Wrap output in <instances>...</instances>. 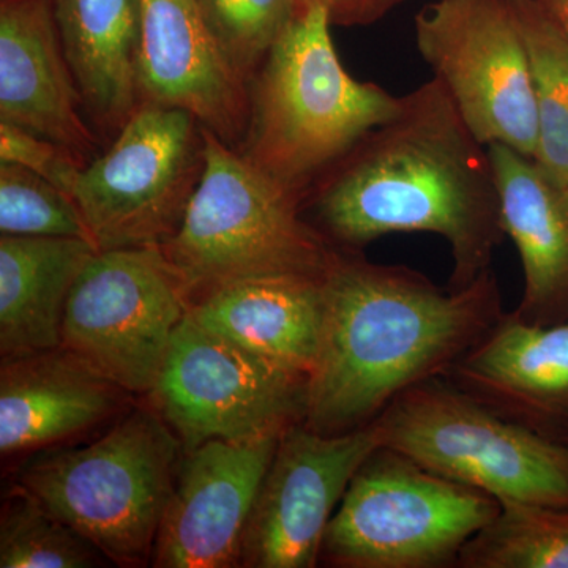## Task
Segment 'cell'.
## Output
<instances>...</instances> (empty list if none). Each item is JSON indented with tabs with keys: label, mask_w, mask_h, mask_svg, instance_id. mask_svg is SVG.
<instances>
[{
	"label": "cell",
	"mask_w": 568,
	"mask_h": 568,
	"mask_svg": "<svg viewBox=\"0 0 568 568\" xmlns=\"http://www.w3.org/2000/svg\"><path fill=\"white\" fill-rule=\"evenodd\" d=\"M304 211L347 252L388 234L440 235L454 260L450 291L466 290L489 271L506 237L488 148L437 78L403 95L398 114L310 190Z\"/></svg>",
	"instance_id": "6da1fadb"
},
{
	"label": "cell",
	"mask_w": 568,
	"mask_h": 568,
	"mask_svg": "<svg viewBox=\"0 0 568 568\" xmlns=\"http://www.w3.org/2000/svg\"><path fill=\"white\" fill-rule=\"evenodd\" d=\"M324 327L304 424L321 435L372 425L399 395L444 377L504 316L491 268L462 291L338 250L324 276Z\"/></svg>",
	"instance_id": "7a4b0ae2"
},
{
	"label": "cell",
	"mask_w": 568,
	"mask_h": 568,
	"mask_svg": "<svg viewBox=\"0 0 568 568\" xmlns=\"http://www.w3.org/2000/svg\"><path fill=\"white\" fill-rule=\"evenodd\" d=\"M320 7L297 9L250 82V119L239 152L275 182L305 196L366 134L402 110L375 82L343 67Z\"/></svg>",
	"instance_id": "3957f363"
},
{
	"label": "cell",
	"mask_w": 568,
	"mask_h": 568,
	"mask_svg": "<svg viewBox=\"0 0 568 568\" xmlns=\"http://www.w3.org/2000/svg\"><path fill=\"white\" fill-rule=\"evenodd\" d=\"M204 142L200 185L178 233L160 245L193 302L241 280H323L339 248L306 219L304 196L257 170L211 130L204 129Z\"/></svg>",
	"instance_id": "277c9868"
},
{
	"label": "cell",
	"mask_w": 568,
	"mask_h": 568,
	"mask_svg": "<svg viewBox=\"0 0 568 568\" xmlns=\"http://www.w3.org/2000/svg\"><path fill=\"white\" fill-rule=\"evenodd\" d=\"M183 457L181 439L151 405L133 406L92 444L40 452L18 485L121 567L152 562Z\"/></svg>",
	"instance_id": "5b68a950"
},
{
	"label": "cell",
	"mask_w": 568,
	"mask_h": 568,
	"mask_svg": "<svg viewBox=\"0 0 568 568\" xmlns=\"http://www.w3.org/2000/svg\"><path fill=\"white\" fill-rule=\"evenodd\" d=\"M381 447L497 500L568 508V444L467 395L446 377L410 387L376 418Z\"/></svg>",
	"instance_id": "8992f818"
},
{
	"label": "cell",
	"mask_w": 568,
	"mask_h": 568,
	"mask_svg": "<svg viewBox=\"0 0 568 568\" xmlns=\"http://www.w3.org/2000/svg\"><path fill=\"white\" fill-rule=\"evenodd\" d=\"M499 508L488 493L379 447L328 523L321 560L343 568L450 566Z\"/></svg>",
	"instance_id": "52a82bcc"
},
{
	"label": "cell",
	"mask_w": 568,
	"mask_h": 568,
	"mask_svg": "<svg viewBox=\"0 0 568 568\" xmlns=\"http://www.w3.org/2000/svg\"><path fill=\"white\" fill-rule=\"evenodd\" d=\"M205 166L190 112L141 103L110 149L82 168L73 197L99 250L160 246L183 222Z\"/></svg>",
	"instance_id": "ba28073f"
},
{
	"label": "cell",
	"mask_w": 568,
	"mask_h": 568,
	"mask_svg": "<svg viewBox=\"0 0 568 568\" xmlns=\"http://www.w3.org/2000/svg\"><path fill=\"white\" fill-rule=\"evenodd\" d=\"M192 305L160 246L99 250L71 287L62 346L129 394L148 396Z\"/></svg>",
	"instance_id": "9c48e42d"
},
{
	"label": "cell",
	"mask_w": 568,
	"mask_h": 568,
	"mask_svg": "<svg viewBox=\"0 0 568 568\" xmlns=\"http://www.w3.org/2000/svg\"><path fill=\"white\" fill-rule=\"evenodd\" d=\"M148 398L185 454L207 440L282 436L305 420L308 377L215 334L189 313Z\"/></svg>",
	"instance_id": "30bf717a"
},
{
	"label": "cell",
	"mask_w": 568,
	"mask_h": 568,
	"mask_svg": "<svg viewBox=\"0 0 568 568\" xmlns=\"http://www.w3.org/2000/svg\"><path fill=\"white\" fill-rule=\"evenodd\" d=\"M414 29L418 52L477 140L536 159L529 58L511 0H436Z\"/></svg>",
	"instance_id": "8fae6325"
},
{
	"label": "cell",
	"mask_w": 568,
	"mask_h": 568,
	"mask_svg": "<svg viewBox=\"0 0 568 568\" xmlns=\"http://www.w3.org/2000/svg\"><path fill=\"white\" fill-rule=\"evenodd\" d=\"M379 447L375 424L342 435H321L304 422L287 428L257 493L241 567H316L351 480Z\"/></svg>",
	"instance_id": "7c38bea8"
},
{
	"label": "cell",
	"mask_w": 568,
	"mask_h": 568,
	"mask_svg": "<svg viewBox=\"0 0 568 568\" xmlns=\"http://www.w3.org/2000/svg\"><path fill=\"white\" fill-rule=\"evenodd\" d=\"M278 440L280 436L215 439L185 452L152 566L241 567L246 526Z\"/></svg>",
	"instance_id": "4fadbf2b"
},
{
	"label": "cell",
	"mask_w": 568,
	"mask_h": 568,
	"mask_svg": "<svg viewBox=\"0 0 568 568\" xmlns=\"http://www.w3.org/2000/svg\"><path fill=\"white\" fill-rule=\"evenodd\" d=\"M141 103L190 112L231 148L250 119V84L216 43L196 0H140Z\"/></svg>",
	"instance_id": "5bb4252c"
},
{
	"label": "cell",
	"mask_w": 568,
	"mask_h": 568,
	"mask_svg": "<svg viewBox=\"0 0 568 568\" xmlns=\"http://www.w3.org/2000/svg\"><path fill=\"white\" fill-rule=\"evenodd\" d=\"M0 121L77 153L99 156L55 26L52 0H0Z\"/></svg>",
	"instance_id": "9a60e30c"
},
{
	"label": "cell",
	"mask_w": 568,
	"mask_h": 568,
	"mask_svg": "<svg viewBox=\"0 0 568 568\" xmlns=\"http://www.w3.org/2000/svg\"><path fill=\"white\" fill-rule=\"evenodd\" d=\"M444 377L500 416L568 444V321L544 327L504 313Z\"/></svg>",
	"instance_id": "2e32d148"
},
{
	"label": "cell",
	"mask_w": 568,
	"mask_h": 568,
	"mask_svg": "<svg viewBox=\"0 0 568 568\" xmlns=\"http://www.w3.org/2000/svg\"><path fill=\"white\" fill-rule=\"evenodd\" d=\"M132 394L62 345L2 358L0 454H40L125 409Z\"/></svg>",
	"instance_id": "e0dca14e"
},
{
	"label": "cell",
	"mask_w": 568,
	"mask_h": 568,
	"mask_svg": "<svg viewBox=\"0 0 568 568\" xmlns=\"http://www.w3.org/2000/svg\"><path fill=\"white\" fill-rule=\"evenodd\" d=\"M500 220L521 260L525 291L515 315L525 323L568 321V185L530 156L488 145Z\"/></svg>",
	"instance_id": "ac0fdd59"
},
{
	"label": "cell",
	"mask_w": 568,
	"mask_h": 568,
	"mask_svg": "<svg viewBox=\"0 0 568 568\" xmlns=\"http://www.w3.org/2000/svg\"><path fill=\"white\" fill-rule=\"evenodd\" d=\"M323 282L305 276L241 280L197 297L190 315L215 334L310 379L323 336Z\"/></svg>",
	"instance_id": "d6986e66"
},
{
	"label": "cell",
	"mask_w": 568,
	"mask_h": 568,
	"mask_svg": "<svg viewBox=\"0 0 568 568\" xmlns=\"http://www.w3.org/2000/svg\"><path fill=\"white\" fill-rule=\"evenodd\" d=\"M52 10L85 115L100 138L114 140L141 104L140 0H52Z\"/></svg>",
	"instance_id": "ffe728a7"
},
{
	"label": "cell",
	"mask_w": 568,
	"mask_h": 568,
	"mask_svg": "<svg viewBox=\"0 0 568 568\" xmlns=\"http://www.w3.org/2000/svg\"><path fill=\"white\" fill-rule=\"evenodd\" d=\"M97 252L84 239L0 235L2 358L62 345L71 287Z\"/></svg>",
	"instance_id": "44dd1931"
},
{
	"label": "cell",
	"mask_w": 568,
	"mask_h": 568,
	"mask_svg": "<svg viewBox=\"0 0 568 568\" xmlns=\"http://www.w3.org/2000/svg\"><path fill=\"white\" fill-rule=\"evenodd\" d=\"M529 58L536 162L568 185V32L534 0H511Z\"/></svg>",
	"instance_id": "7402d4cb"
},
{
	"label": "cell",
	"mask_w": 568,
	"mask_h": 568,
	"mask_svg": "<svg viewBox=\"0 0 568 568\" xmlns=\"http://www.w3.org/2000/svg\"><path fill=\"white\" fill-rule=\"evenodd\" d=\"M495 518L463 547L465 568H568V508L499 500Z\"/></svg>",
	"instance_id": "603a6c76"
},
{
	"label": "cell",
	"mask_w": 568,
	"mask_h": 568,
	"mask_svg": "<svg viewBox=\"0 0 568 568\" xmlns=\"http://www.w3.org/2000/svg\"><path fill=\"white\" fill-rule=\"evenodd\" d=\"M110 559L28 489L17 485L0 515V567L88 568Z\"/></svg>",
	"instance_id": "cb8c5ba5"
},
{
	"label": "cell",
	"mask_w": 568,
	"mask_h": 568,
	"mask_svg": "<svg viewBox=\"0 0 568 568\" xmlns=\"http://www.w3.org/2000/svg\"><path fill=\"white\" fill-rule=\"evenodd\" d=\"M0 235L74 237L93 244L73 196L21 164L3 162H0Z\"/></svg>",
	"instance_id": "d4e9b609"
},
{
	"label": "cell",
	"mask_w": 568,
	"mask_h": 568,
	"mask_svg": "<svg viewBox=\"0 0 568 568\" xmlns=\"http://www.w3.org/2000/svg\"><path fill=\"white\" fill-rule=\"evenodd\" d=\"M227 61L252 82L297 13V0H196Z\"/></svg>",
	"instance_id": "484cf974"
},
{
	"label": "cell",
	"mask_w": 568,
	"mask_h": 568,
	"mask_svg": "<svg viewBox=\"0 0 568 568\" xmlns=\"http://www.w3.org/2000/svg\"><path fill=\"white\" fill-rule=\"evenodd\" d=\"M0 162L21 164L73 196L85 162L58 142L0 121Z\"/></svg>",
	"instance_id": "4316f807"
},
{
	"label": "cell",
	"mask_w": 568,
	"mask_h": 568,
	"mask_svg": "<svg viewBox=\"0 0 568 568\" xmlns=\"http://www.w3.org/2000/svg\"><path fill=\"white\" fill-rule=\"evenodd\" d=\"M403 0H297V9L320 7L332 26L357 28L383 20Z\"/></svg>",
	"instance_id": "83f0119b"
},
{
	"label": "cell",
	"mask_w": 568,
	"mask_h": 568,
	"mask_svg": "<svg viewBox=\"0 0 568 568\" xmlns=\"http://www.w3.org/2000/svg\"><path fill=\"white\" fill-rule=\"evenodd\" d=\"M568 32V0H534Z\"/></svg>",
	"instance_id": "f1b7e54d"
}]
</instances>
